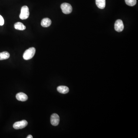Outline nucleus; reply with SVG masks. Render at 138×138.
Listing matches in <instances>:
<instances>
[{
  "label": "nucleus",
  "mask_w": 138,
  "mask_h": 138,
  "mask_svg": "<svg viewBox=\"0 0 138 138\" xmlns=\"http://www.w3.org/2000/svg\"><path fill=\"white\" fill-rule=\"evenodd\" d=\"M29 9L27 6H25L22 7L20 18L22 20H25L28 18L29 16Z\"/></svg>",
  "instance_id": "nucleus-2"
},
{
  "label": "nucleus",
  "mask_w": 138,
  "mask_h": 138,
  "mask_svg": "<svg viewBox=\"0 0 138 138\" xmlns=\"http://www.w3.org/2000/svg\"><path fill=\"white\" fill-rule=\"evenodd\" d=\"M58 91L60 93L65 94L69 92V89L68 87L64 86H60L57 88Z\"/></svg>",
  "instance_id": "nucleus-9"
},
{
  "label": "nucleus",
  "mask_w": 138,
  "mask_h": 138,
  "mask_svg": "<svg viewBox=\"0 0 138 138\" xmlns=\"http://www.w3.org/2000/svg\"><path fill=\"white\" fill-rule=\"evenodd\" d=\"M10 57V54L7 52H2L0 53V60H4Z\"/></svg>",
  "instance_id": "nucleus-12"
},
{
  "label": "nucleus",
  "mask_w": 138,
  "mask_h": 138,
  "mask_svg": "<svg viewBox=\"0 0 138 138\" xmlns=\"http://www.w3.org/2000/svg\"><path fill=\"white\" fill-rule=\"evenodd\" d=\"M114 28L117 32H121L124 30V25L122 21L120 19L117 20L115 23Z\"/></svg>",
  "instance_id": "nucleus-5"
},
{
  "label": "nucleus",
  "mask_w": 138,
  "mask_h": 138,
  "mask_svg": "<svg viewBox=\"0 0 138 138\" xmlns=\"http://www.w3.org/2000/svg\"><path fill=\"white\" fill-rule=\"evenodd\" d=\"M51 123L53 126H57L60 122V117L59 115L56 114H53L51 115L50 118Z\"/></svg>",
  "instance_id": "nucleus-6"
},
{
  "label": "nucleus",
  "mask_w": 138,
  "mask_h": 138,
  "mask_svg": "<svg viewBox=\"0 0 138 138\" xmlns=\"http://www.w3.org/2000/svg\"><path fill=\"white\" fill-rule=\"evenodd\" d=\"M61 8L64 14H70L73 10L72 6L70 4L64 3L61 5Z\"/></svg>",
  "instance_id": "nucleus-3"
},
{
  "label": "nucleus",
  "mask_w": 138,
  "mask_h": 138,
  "mask_svg": "<svg viewBox=\"0 0 138 138\" xmlns=\"http://www.w3.org/2000/svg\"><path fill=\"white\" fill-rule=\"evenodd\" d=\"M4 24V18L1 15H0V26H3Z\"/></svg>",
  "instance_id": "nucleus-14"
},
{
  "label": "nucleus",
  "mask_w": 138,
  "mask_h": 138,
  "mask_svg": "<svg viewBox=\"0 0 138 138\" xmlns=\"http://www.w3.org/2000/svg\"><path fill=\"white\" fill-rule=\"evenodd\" d=\"M125 3L128 6H134L137 3V0H125Z\"/></svg>",
  "instance_id": "nucleus-13"
},
{
  "label": "nucleus",
  "mask_w": 138,
  "mask_h": 138,
  "mask_svg": "<svg viewBox=\"0 0 138 138\" xmlns=\"http://www.w3.org/2000/svg\"><path fill=\"white\" fill-rule=\"evenodd\" d=\"M14 28L16 30H24L26 29V26L20 22H18L15 24Z\"/></svg>",
  "instance_id": "nucleus-11"
},
{
  "label": "nucleus",
  "mask_w": 138,
  "mask_h": 138,
  "mask_svg": "<svg viewBox=\"0 0 138 138\" xmlns=\"http://www.w3.org/2000/svg\"><path fill=\"white\" fill-rule=\"evenodd\" d=\"M28 125V122L26 120L16 122L13 125V127L16 129H20L26 127Z\"/></svg>",
  "instance_id": "nucleus-4"
},
{
  "label": "nucleus",
  "mask_w": 138,
  "mask_h": 138,
  "mask_svg": "<svg viewBox=\"0 0 138 138\" xmlns=\"http://www.w3.org/2000/svg\"><path fill=\"white\" fill-rule=\"evenodd\" d=\"M97 6L100 9H104L105 6V0H95Z\"/></svg>",
  "instance_id": "nucleus-10"
},
{
  "label": "nucleus",
  "mask_w": 138,
  "mask_h": 138,
  "mask_svg": "<svg viewBox=\"0 0 138 138\" xmlns=\"http://www.w3.org/2000/svg\"><path fill=\"white\" fill-rule=\"evenodd\" d=\"M27 138H33V137L31 135H28V136L27 137H26Z\"/></svg>",
  "instance_id": "nucleus-15"
},
{
  "label": "nucleus",
  "mask_w": 138,
  "mask_h": 138,
  "mask_svg": "<svg viewBox=\"0 0 138 138\" xmlns=\"http://www.w3.org/2000/svg\"><path fill=\"white\" fill-rule=\"evenodd\" d=\"M16 98L18 101H26L27 100L28 97L27 95L23 93H19L16 95Z\"/></svg>",
  "instance_id": "nucleus-7"
},
{
  "label": "nucleus",
  "mask_w": 138,
  "mask_h": 138,
  "mask_svg": "<svg viewBox=\"0 0 138 138\" xmlns=\"http://www.w3.org/2000/svg\"><path fill=\"white\" fill-rule=\"evenodd\" d=\"M52 24V21L50 18H43L41 22V26L43 27H48L50 26Z\"/></svg>",
  "instance_id": "nucleus-8"
},
{
  "label": "nucleus",
  "mask_w": 138,
  "mask_h": 138,
  "mask_svg": "<svg viewBox=\"0 0 138 138\" xmlns=\"http://www.w3.org/2000/svg\"><path fill=\"white\" fill-rule=\"evenodd\" d=\"M36 49L34 47H31L26 50L23 55V58L25 60H29L34 57Z\"/></svg>",
  "instance_id": "nucleus-1"
}]
</instances>
